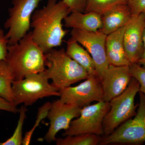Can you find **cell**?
I'll use <instances>...</instances> for the list:
<instances>
[{"instance_id": "19", "label": "cell", "mask_w": 145, "mask_h": 145, "mask_svg": "<svg viewBox=\"0 0 145 145\" xmlns=\"http://www.w3.org/2000/svg\"><path fill=\"white\" fill-rule=\"evenodd\" d=\"M102 137L94 134L83 133L57 138L56 144L57 145H97L100 144Z\"/></svg>"}, {"instance_id": "20", "label": "cell", "mask_w": 145, "mask_h": 145, "mask_svg": "<svg viewBox=\"0 0 145 145\" xmlns=\"http://www.w3.org/2000/svg\"><path fill=\"white\" fill-rule=\"evenodd\" d=\"M127 4V0H87L84 13L95 12L101 16L115 7Z\"/></svg>"}, {"instance_id": "28", "label": "cell", "mask_w": 145, "mask_h": 145, "mask_svg": "<svg viewBox=\"0 0 145 145\" xmlns=\"http://www.w3.org/2000/svg\"><path fill=\"white\" fill-rule=\"evenodd\" d=\"M143 42H144V51L139 61L137 63L138 64L140 65H142L145 67V28L144 31V35H143Z\"/></svg>"}, {"instance_id": "17", "label": "cell", "mask_w": 145, "mask_h": 145, "mask_svg": "<svg viewBox=\"0 0 145 145\" xmlns=\"http://www.w3.org/2000/svg\"><path fill=\"white\" fill-rule=\"evenodd\" d=\"M67 55L84 68L89 75H96L95 63L87 50L71 38L67 42Z\"/></svg>"}, {"instance_id": "2", "label": "cell", "mask_w": 145, "mask_h": 145, "mask_svg": "<svg viewBox=\"0 0 145 145\" xmlns=\"http://www.w3.org/2000/svg\"><path fill=\"white\" fill-rule=\"evenodd\" d=\"M5 61L14 80L46 69L44 52L34 41L31 31L18 43L8 45Z\"/></svg>"}, {"instance_id": "5", "label": "cell", "mask_w": 145, "mask_h": 145, "mask_svg": "<svg viewBox=\"0 0 145 145\" xmlns=\"http://www.w3.org/2000/svg\"><path fill=\"white\" fill-rule=\"evenodd\" d=\"M44 71L32 73L12 84L14 105L24 104L26 107L31 106L40 99L52 96H60L59 91L48 82Z\"/></svg>"}, {"instance_id": "21", "label": "cell", "mask_w": 145, "mask_h": 145, "mask_svg": "<svg viewBox=\"0 0 145 145\" xmlns=\"http://www.w3.org/2000/svg\"><path fill=\"white\" fill-rule=\"evenodd\" d=\"M27 110L24 105L22 106L20 108V117L18 124L13 135L10 138L3 142H0V145H22L23 138V128L25 120L26 119V112Z\"/></svg>"}, {"instance_id": "12", "label": "cell", "mask_w": 145, "mask_h": 145, "mask_svg": "<svg viewBox=\"0 0 145 145\" xmlns=\"http://www.w3.org/2000/svg\"><path fill=\"white\" fill-rule=\"evenodd\" d=\"M145 28V14L132 16L126 25L123 37L126 56L131 64L137 63L144 51L143 35Z\"/></svg>"}, {"instance_id": "13", "label": "cell", "mask_w": 145, "mask_h": 145, "mask_svg": "<svg viewBox=\"0 0 145 145\" xmlns=\"http://www.w3.org/2000/svg\"><path fill=\"white\" fill-rule=\"evenodd\" d=\"M132 78L129 66L109 65L102 81L104 101L109 102L123 93Z\"/></svg>"}, {"instance_id": "6", "label": "cell", "mask_w": 145, "mask_h": 145, "mask_svg": "<svg viewBox=\"0 0 145 145\" xmlns=\"http://www.w3.org/2000/svg\"><path fill=\"white\" fill-rule=\"evenodd\" d=\"M137 114L120 125L111 134L103 136L99 145L143 144L145 142V95L139 91Z\"/></svg>"}, {"instance_id": "11", "label": "cell", "mask_w": 145, "mask_h": 145, "mask_svg": "<svg viewBox=\"0 0 145 145\" xmlns=\"http://www.w3.org/2000/svg\"><path fill=\"white\" fill-rule=\"evenodd\" d=\"M82 108L75 105L64 103L59 99L52 102L47 116L50 125L44 140L48 143L56 141L58 132L67 129L72 119L80 117Z\"/></svg>"}, {"instance_id": "18", "label": "cell", "mask_w": 145, "mask_h": 145, "mask_svg": "<svg viewBox=\"0 0 145 145\" xmlns=\"http://www.w3.org/2000/svg\"><path fill=\"white\" fill-rule=\"evenodd\" d=\"M14 81L6 61H0V97L14 105L12 89V84Z\"/></svg>"}, {"instance_id": "16", "label": "cell", "mask_w": 145, "mask_h": 145, "mask_svg": "<svg viewBox=\"0 0 145 145\" xmlns=\"http://www.w3.org/2000/svg\"><path fill=\"white\" fill-rule=\"evenodd\" d=\"M65 27L96 32L103 27L102 16L95 12L81 13L72 11L64 20Z\"/></svg>"}, {"instance_id": "8", "label": "cell", "mask_w": 145, "mask_h": 145, "mask_svg": "<svg viewBox=\"0 0 145 145\" xmlns=\"http://www.w3.org/2000/svg\"><path fill=\"white\" fill-rule=\"evenodd\" d=\"M109 102L101 101L97 103L82 108L78 119L71 122L70 126L65 130L63 137L83 133H91L103 136V121L109 111Z\"/></svg>"}, {"instance_id": "14", "label": "cell", "mask_w": 145, "mask_h": 145, "mask_svg": "<svg viewBox=\"0 0 145 145\" xmlns=\"http://www.w3.org/2000/svg\"><path fill=\"white\" fill-rule=\"evenodd\" d=\"M126 25L107 35L106 52L109 64L130 66V63L125 53L123 37Z\"/></svg>"}, {"instance_id": "24", "label": "cell", "mask_w": 145, "mask_h": 145, "mask_svg": "<svg viewBox=\"0 0 145 145\" xmlns=\"http://www.w3.org/2000/svg\"><path fill=\"white\" fill-rule=\"evenodd\" d=\"M127 4L130 8L132 16L141 13L145 14V0H127Z\"/></svg>"}, {"instance_id": "3", "label": "cell", "mask_w": 145, "mask_h": 145, "mask_svg": "<svg viewBox=\"0 0 145 145\" xmlns=\"http://www.w3.org/2000/svg\"><path fill=\"white\" fill-rule=\"evenodd\" d=\"M44 56L47 67L45 72L59 91L88 77L87 71L69 57L64 48H52Z\"/></svg>"}, {"instance_id": "25", "label": "cell", "mask_w": 145, "mask_h": 145, "mask_svg": "<svg viewBox=\"0 0 145 145\" xmlns=\"http://www.w3.org/2000/svg\"><path fill=\"white\" fill-rule=\"evenodd\" d=\"M67 5L71 12L78 11L84 13L86 5L87 0H63Z\"/></svg>"}, {"instance_id": "23", "label": "cell", "mask_w": 145, "mask_h": 145, "mask_svg": "<svg viewBox=\"0 0 145 145\" xmlns=\"http://www.w3.org/2000/svg\"><path fill=\"white\" fill-rule=\"evenodd\" d=\"M129 68L133 77L140 83V91L145 95V67L137 63H133L130 65Z\"/></svg>"}, {"instance_id": "1", "label": "cell", "mask_w": 145, "mask_h": 145, "mask_svg": "<svg viewBox=\"0 0 145 145\" xmlns=\"http://www.w3.org/2000/svg\"><path fill=\"white\" fill-rule=\"evenodd\" d=\"M71 13L63 0H47L42 8L36 9L31 18L32 38L44 53L59 46L68 32L63 21Z\"/></svg>"}, {"instance_id": "10", "label": "cell", "mask_w": 145, "mask_h": 145, "mask_svg": "<svg viewBox=\"0 0 145 145\" xmlns=\"http://www.w3.org/2000/svg\"><path fill=\"white\" fill-rule=\"evenodd\" d=\"M71 39L85 48L93 58L96 66V73L101 81L109 66L106 52L107 35L99 31H88L78 28L72 29Z\"/></svg>"}, {"instance_id": "27", "label": "cell", "mask_w": 145, "mask_h": 145, "mask_svg": "<svg viewBox=\"0 0 145 145\" xmlns=\"http://www.w3.org/2000/svg\"><path fill=\"white\" fill-rule=\"evenodd\" d=\"M0 110L12 112L14 114L19 113L20 111V108H18L17 106L1 97H0Z\"/></svg>"}, {"instance_id": "15", "label": "cell", "mask_w": 145, "mask_h": 145, "mask_svg": "<svg viewBox=\"0 0 145 145\" xmlns=\"http://www.w3.org/2000/svg\"><path fill=\"white\" fill-rule=\"evenodd\" d=\"M132 17L127 4L117 6L102 16L103 27L99 31L108 35L127 25Z\"/></svg>"}, {"instance_id": "7", "label": "cell", "mask_w": 145, "mask_h": 145, "mask_svg": "<svg viewBox=\"0 0 145 145\" xmlns=\"http://www.w3.org/2000/svg\"><path fill=\"white\" fill-rule=\"evenodd\" d=\"M42 0H12L9 17L4 23L8 45L15 44L29 32L31 16Z\"/></svg>"}, {"instance_id": "22", "label": "cell", "mask_w": 145, "mask_h": 145, "mask_svg": "<svg viewBox=\"0 0 145 145\" xmlns=\"http://www.w3.org/2000/svg\"><path fill=\"white\" fill-rule=\"evenodd\" d=\"M51 104L52 103L51 102H47L38 109L36 123L35 124L33 128L29 130V131H27L25 133L24 137L23 139L22 144L23 145L29 144L34 130L36 129V127L39 126L41 121L42 119H45L46 117H47L50 109L51 107Z\"/></svg>"}, {"instance_id": "26", "label": "cell", "mask_w": 145, "mask_h": 145, "mask_svg": "<svg viewBox=\"0 0 145 145\" xmlns=\"http://www.w3.org/2000/svg\"><path fill=\"white\" fill-rule=\"evenodd\" d=\"M8 40L4 31L0 27V61H5L8 52Z\"/></svg>"}, {"instance_id": "9", "label": "cell", "mask_w": 145, "mask_h": 145, "mask_svg": "<svg viewBox=\"0 0 145 145\" xmlns=\"http://www.w3.org/2000/svg\"><path fill=\"white\" fill-rule=\"evenodd\" d=\"M59 93L60 101L82 108L93 101H104L102 81L96 75H89L82 83L76 86L65 88L60 91Z\"/></svg>"}, {"instance_id": "4", "label": "cell", "mask_w": 145, "mask_h": 145, "mask_svg": "<svg viewBox=\"0 0 145 145\" xmlns=\"http://www.w3.org/2000/svg\"><path fill=\"white\" fill-rule=\"evenodd\" d=\"M140 89L139 82L133 77L125 90L110 101V109L103 121V136L109 135L120 125L135 117L139 104L135 105L134 100Z\"/></svg>"}]
</instances>
